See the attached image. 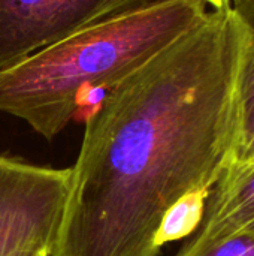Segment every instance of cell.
<instances>
[{
  "mask_svg": "<svg viewBox=\"0 0 254 256\" xmlns=\"http://www.w3.org/2000/svg\"><path fill=\"white\" fill-rule=\"evenodd\" d=\"M246 48L232 6L208 10L108 90L87 118L49 256H159L169 208L238 158Z\"/></svg>",
  "mask_w": 254,
  "mask_h": 256,
  "instance_id": "1",
  "label": "cell"
},
{
  "mask_svg": "<svg viewBox=\"0 0 254 256\" xmlns=\"http://www.w3.org/2000/svg\"><path fill=\"white\" fill-rule=\"evenodd\" d=\"M207 14L202 0H154L84 27L0 70V112L51 141L73 118L84 90H109Z\"/></svg>",
  "mask_w": 254,
  "mask_h": 256,
  "instance_id": "2",
  "label": "cell"
},
{
  "mask_svg": "<svg viewBox=\"0 0 254 256\" xmlns=\"http://www.w3.org/2000/svg\"><path fill=\"white\" fill-rule=\"evenodd\" d=\"M70 188V168L0 154V256L24 249L51 254Z\"/></svg>",
  "mask_w": 254,
  "mask_h": 256,
  "instance_id": "3",
  "label": "cell"
},
{
  "mask_svg": "<svg viewBox=\"0 0 254 256\" xmlns=\"http://www.w3.org/2000/svg\"><path fill=\"white\" fill-rule=\"evenodd\" d=\"M154 0H0V70L75 32Z\"/></svg>",
  "mask_w": 254,
  "mask_h": 256,
  "instance_id": "4",
  "label": "cell"
},
{
  "mask_svg": "<svg viewBox=\"0 0 254 256\" xmlns=\"http://www.w3.org/2000/svg\"><path fill=\"white\" fill-rule=\"evenodd\" d=\"M238 232L254 234V156L235 159L220 176L190 240L204 243Z\"/></svg>",
  "mask_w": 254,
  "mask_h": 256,
  "instance_id": "5",
  "label": "cell"
},
{
  "mask_svg": "<svg viewBox=\"0 0 254 256\" xmlns=\"http://www.w3.org/2000/svg\"><path fill=\"white\" fill-rule=\"evenodd\" d=\"M210 192L211 189H199L190 192L169 208L156 237L159 249L171 242H177L193 234L199 228Z\"/></svg>",
  "mask_w": 254,
  "mask_h": 256,
  "instance_id": "6",
  "label": "cell"
},
{
  "mask_svg": "<svg viewBox=\"0 0 254 256\" xmlns=\"http://www.w3.org/2000/svg\"><path fill=\"white\" fill-rule=\"evenodd\" d=\"M229 2L247 32V48L241 72V106L244 140L254 129V0Z\"/></svg>",
  "mask_w": 254,
  "mask_h": 256,
  "instance_id": "7",
  "label": "cell"
},
{
  "mask_svg": "<svg viewBox=\"0 0 254 256\" xmlns=\"http://www.w3.org/2000/svg\"><path fill=\"white\" fill-rule=\"evenodd\" d=\"M175 256H254V234L238 232L204 243L189 240Z\"/></svg>",
  "mask_w": 254,
  "mask_h": 256,
  "instance_id": "8",
  "label": "cell"
},
{
  "mask_svg": "<svg viewBox=\"0 0 254 256\" xmlns=\"http://www.w3.org/2000/svg\"><path fill=\"white\" fill-rule=\"evenodd\" d=\"M250 156H254V129L243 140L237 159H244V158H250Z\"/></svg>",
  "mask_w": 254,
  "mask_h": 256,
  "instance_id": "9",
  "label": "cell"
},
{
  "mask_svg": "<svg viewBox=\"0 0 254 256\" xmlns=\"http://www.w3.org/2000/svg\"><path fill=\"white\" fill-rule=\"evenodd\" d=\"M42 255H49L46 250L43 249H24V250H19V252H15L9 256H42Z\"/></svg>",
  "mask_w": 254,
  "mask_h": 256,
  "instance_id": "10",
  "label": "cell"
},
{
  "mask_svg": "<svg viewBox=\"0 0 254 256\" xmlns=\"http://www.w3.org/2000/svg\"><path fill=\"white\" fill-rule=\"evenodd\" d=\"M202 2H204L207 6H211L213 10H216V9H223V8H226V6L231 4L229 0H202Z\"/></svg>",
  "mask_w": 254,
  "mask_h": 256,
  "instance_id": "11",
  "label": "cell"
},
{
  "mask_svg": "<svg viewBox=\"0 0 254 256\" xmlns=\"http://www.w3.org/2000/svg\"><path fill=\"white\" fill-rule=\"evenodd\" d=\"M42 256H49V255H42Z\"/></svg>",
  "mask_w": 254,
  "mask_h": 256,
  "instance_id": "12",
  "label": "cell"
}]
</instances>
